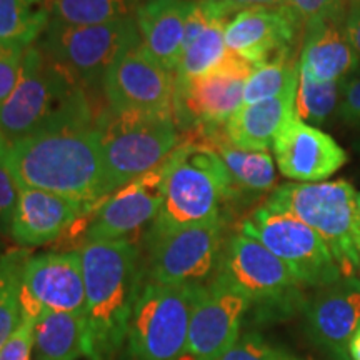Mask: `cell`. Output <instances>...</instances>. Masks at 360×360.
I'll list each match as a JSON object with an SVG mask.
<instances>
[{"mask_svg": "<svg viewBox=\"0 0 360 360\" xmlns=\"http://www.w3.org/2000/svg\"><path fill=\"white\" fill-rule=\"evenodd\" d=\"M6 167L19 187L53 192L96 207L105 199L97 125L19 139L8 146Z\"/></svg>", "mask_w": 360, "mask_h": 360, "instance_id": "6da1fadb", "label": "cell"}, {"mask_svg": "<svg viewBox=\"0 0 360 360\" xmlns=\"http://www.w3.org/2000/svg\"><path fill=\"white\" fill-rule=\"evenodd\" d=\"M96 125L89 90L37 44L27 47L19 82L0 103V130L8 143L30 135Z\"/></svg>", "mask_w": 360, "mask_h": 360, "instance_id": "7a4b0ae2", "label": "cell"}, {"mask_svg": "<svg viewBox=\"0 0 360 360\" xmlns=\"http://www.w3.org/2000/svg\"><path fill=\"white\" fill-rule=\"evenodd\" d=\"M85 282L89 360H114L127 340L142 290L141 250L132 240L89 242L79 249Z\"/></svg>", "mask_w": 360, "mask_h": 360, "instance_id": "3957f363", "label": "cell"}, {"mask_svg": "<svg viewBox=\"0 0 360 360\" xmlns=\"http://www.w3.org/2000/svg\"><path fill=\"white\" fill-rule=\"evenodd\" d=\"M162 209L150 231H170L222 219L233 199L232 180L217 152L199 139L180 135L177 147L160 165Z\"/></svg>", "mask_w": 360, "mask_h": 360, "instance_id": "277c9868", "label": "cell"}, {"mask_svg": "<svg viewBox=\"0 0 360 360\" xmlns=\"http://www.w3.org/2000/svg\"><path fill=\"white\" fill-rule=\"evenodd\" d=\"M265 205L295 215L321 236L334 255L342 277L360 269V219L357 192L347 180L283 184Z\"/></svg>", "mask_w": 360, "mask_h": 360, "instance_id": "5b68a950", "label": "cell"}, {"mask_svg": "<svg viewBox=\"0 0 360 360\" xmlns=\"http://www.w3.org/2000/svg\"><path fill=\"white\" fill-rule=\"evenodd\" d=\"M215 277L249 300L254 321L260 323L290 317L302 310L307 300L302 283L292 270L260 242L242 232L229 238Z\"/></svg>", "mask_w": 360, "mask_h": 360, "instance_id": "8992f818", "label": "cell"}, {"mask_svg": "<svg viewBox=\"0 0 360 360\" xmlns=\"http://www.w3.org/2000/svg\"><path fill=\"white\" fill-rule=\"evenodd\" d=\"M101 135L105 199L120 187L159 169L180 142L170 115L107 110L97 119Z\"/></svg>", "mask_w": 360, "mask_h": 360, "instance_id": "52a82bcc", "label": "cell"}, {"mask_svg": "<svg viewBox=\"0 0 360 360\" xmlns=\"http://www.w3.org/2000/svg\"><path fill=\"white\" fill-rule=\"evenodd\" d=\"M202 287L143 282L129 323V360L187 357L188 326Z\"/></svg>", "mask_w": 360, "mask_h": 360, "instance_id": "ba28073f", "label": "cell"}, {"mask_svg": "<svg viewBox=\"0 0 360 360\" xmlns=\"http://www.w3.org/2000/svg\"><path fill=\"white\" fill-rule=\"evenodd\" d=\"M142 44L135 17L94 25L51 20L37 45L85 89L103 87L107 72L130 49Z\"/></svg>", "mask_w": 360, "mask_h": 360, "instance_id": "9c48e42d", "label": "cell"}, {"mask_svg": "<svg viewBox=\"0 0 360 360\" xmlns=\"http://www.w3.org/2000/svg\"><path fill=\"white\" fill-rule=\"evenodd\" d=\"M240 232L281 259L302 287L321 289L342 278L326 240L295 215L264 204L242 222Z\"/></svg>", "mask_w": 360, "mask_h": 360, "instance_id": "30bf717a", "label": "cell"}, {"mask_svg": "<svg viewBox=\"0 0 360 360\" xmlns=\"http://www.w3.org/2000/svg\"><path fill=\"white\" fill-rule=\"evenodd\" d=\"M224 219L204 224L150 231L148 229L147 282L162 285H205L207 277L217 272L222 255Z\"/></svg>", "mask_w": 360, "mask_h": 360, "instance_id": "8fae6325", "label": "cell"}, {"mask_svg": "<svg viewBox=\"0 0 360 360\" xmlns=\"http://www.w3.org/2000/svg\"><path fill=\"white\" fill-rule=\"evenodd\" d=\"M255 65L231 52L222 65L199 77H175L172 117L180 135L224 129L244 105V87Z\"/></svg>", "mask_w": 360, "mask_h": 360, "instance_id": "7c38bea8", "label": "cell"}, {"mask_svg": "<svg viewBox=\"0 0 360 360\" xmlns=\"http://www.w3.org/2000/svg\"><path fill=\"white\" fill-rule=\"evenodd\" d=\"M175 74L159 64L143 44L124 53L103 80L109 110L172 117Z\"/></svg>", "mask_w": 360, "mask_h": 360, "instance_id": "4fadbf2b", "label": "cell"}, {"mask_svg": "<svg viewBox=\"0 0 360 360\" xmlns=\"http://www.w3.org/2000/svg\"><path fill=\"white\" fill-rule=\"evenodd\" d=\"M22 315L42 312L85 314V282L79 250L47 252L27 259L22 270Z\"/></svg>", "mask_w": 360, "mask_h": 360, "instance_id": "5bb4252c", "label": "cell"}, {"mask_svg": "<svg viewBox=\"0 0 360 360\" xmlns=\"http://www.w3.org/2000/svg\"><path fill=\"white\" fill-rule=\"evenodd\" d=\"M249 300L240 292L214 277L202 287L188 326L187 357L219 360L236 344L242 322L249 312Z\"/></svg>", "mask_w": 360, "mask_h": 360, "instance_id": "9a60e30c", "label": "cell"}, {"mask_svg": "<svg viewBox=\"0 0 360 360\" xmlns=\"http://www.w3.org/2000/svg\"><path fill=\"white\" fill-rule=\"evenodd\" d=\"M162 202L160 169H155L120 187L89 214L84 244L130 240L139 231L155 222Z\"/></svg>", "mask_w": 360, "mask_h": 360, "instance_id": "2e32d148", "label": "cell"}, {"mask_svg": "<svg viewBox=\"0 0 360 360\" xmlns=\"http://www.w3.org/2000/svg\"><path fill=\"white\" fill-rule=\"evenodd\" d=\"M305 332L332 360H350L349 344L360 326V281L342 277L304 304Z\"/></svg>", "mask_w": 360, "mask_h": 360, "instance_id": "e0dca14e", "label": "cell"}, {"mask_svg": "<svg viewBox=\"0 0 360 360\" xmlns=\"http://www.w3.org/2000/svg\"><path fill=\"white\" fill-rule=\"evenodd\" d=\"M272 150L281 174L297 184L323 182L347 162L334 137L297 117L283 125Z\"/></svg>", "mask_w": 360, "mask_h": 360, "instance_id": "ac0fdd59", "label": "cell"}, {"mask_svg": "<svg viewBox=\"0 0 360 360\" xmlns=\"http://www.w3.org/2000/svg\"><path fill=\"white\" fill-rule=\"evenodd\" d=\"M96 205L39 188L19 187L8 236L20 247L47 245L60 238Z\"/></svg>", "mask_w": 360, "mask_h": 360, "instance_id": "d6986e66", "label": "cell"}, {"mask_svg": "<svg viewBox=\"0 0 360 360\" xmlns=\"http://www.w3.org/2000/svg\"><path fill=\"white\" fill-rule=\"evenodd\" d=\"M300 29L287 7L247 8L236 13L225 27V44L252 65H260L292 52Z\"/></svg>", "mask_w": 360, "mask_h": 360, "instance_id": "ffe728a7", "label": "cell"}, {"mask_svg": "<svg viewBox=\"0 0 360 360\" xmlns=\"http://www.w3.org/2000/svg\"><path fill=\"white\" fill-rule=\"evenodd\" d=\"M236 12L219 0H193L175 77H199L222 65L231 51L225 27Z\"/></svg>", "mask_w": 360, "mask_h": 360, "instance_id": "44dd1931", "label": "cell"}, {"mask_svg": "<svg viewBox=\"0 0 360 360\" xmlns=\"http://www.w3.org/2000/svg\"><path fill=\"white\" fill-rule=\"evenodd\" d=\"M193 0H146L135 12L142 44L159 64L175 74Z\"/></svg>", "mask_w": 360, "mask_h": 360, "instance_id": "7402d4cb", "label": "cell"}, {"mask_svg": "<svg viewBox=\"0 0 360 360\" xmlns=\"http://www.w3.org/2000/svg\"><path fill=\"white\" fill-rule=\"evenodd\" d=\"M360 57L344 30V22H330L305 32L299 70L317 82H342L357 70Z\"/></svg>", "mask_w": 360, "mask_h": 360, "instance_id": "603a6c76", "label": "cell"}, {"mask_svg": "<svg viewBox=\"0 0 360 360\" xmlns=\"http://www.w3.org/2000/svg\"><path fill=\"white\" fill-rule=\"evenodd\" d=\"M295 94L244 103L225 124L229 141L244 150L269 152L283 125L295 117Z\"/></svg>", "mask_w": 360, "mask_h": 360, "instance_id": "cb8c5ba5", "label": "cell"}, {"mask_svg": "<svg viewBox=\"0 0 360 360\" xmlns=\"http://www.w3.org/2000/svg\"><path fill=\"white\" fill-rule=\"evenodd\" d=\"M207 143L217 152L232 180L233 199L240 193L260 195L274 188L277 180L276 164L269 152L244 150L229 141L224 129L207 130V132L191 135Z\"/></svg>", "mask_w": 360, "mask_h": 360, "instance_id": "d4e9b609", "label": "cell"}, {"mask_svg": "<svg viewBox=\"0 0 360 360\" xmlns=\"http://www.w3.org/2000/svg\"><path fill=\"white\" fill-rule=\"evenodd\" d=\"M34 360H79L90 357L85 314L45 310L34 327Z\"/></svg>", "mask_w": 360, "mask_h": 360, "instance_id": "484cf974", "label": "cell"}, {"mask_svg": "<svg viewBox=\"0 0 360 360\" xmlns=\"http://www.w3.org/2000/svg\"><path fill=\"white\" fill-rule=\"evenodd\" d=\"M146 0H44L51 20L94 25L134 17Z\"/></svg>", "mask_w": 360, "mask_h": 360, "instance_id": "4316f807", "label": "cell"}, {"mask_svg": "<svg viewBox=\"0 0 360 360\" xmlns=\"http://www.w3.org/2000/svg\"><path fill=\"white\" fill-rule=\"evenodd\" d=\"M49 24L51 15L44 0H0V42L30 47Z\"/></svg>", "mask_w": 360, "mask_h": 360, "instance_id": "83f0119b", "label": "cell"}, {"mask_svg": "<svg viewBox=\"0 0 360 360\" xmlns=\"http://www.w3.org/2000/svg\"><path fill=\"white\" fill-rule=\"evenodd\" d=\"M299 62L292 52L282 53L265 64L255 65L244 87V103H255L297 92Z\"/></svg>", "mask_w": 360, "mask_h": 360, "instance_id": "f1b7e54d", "label": "cell"}, {"mask_svg": "<svg viewBox=\"0 0 360 360\" xmlns=\"http://www.w3.org/2000/svg\"><path fill=\"white\" fill-rule=\"evenodd\" d=\"M25 249H13L0 257V349L22 321V270L29 259Z\"/></svg>", "mask_w": 360, "mask_h": 360, "instance_id": "f546056e", "label": "cell"}, {"mask_svg": "<svg viewBox=\"0 0 360 360\" xmlns=\"http://www.w3.org/2000/svg\"><path fill=\"white\" fill-rule=\"evenodd\" d=\"M342 82H317L299 70V85L295 94V117L302 122L321 125L326 122L340 103Z\"/></svg>", "mask_w": 360, "mask_h": 360, "instance_id": "4dcf8cb0", "label": "cell"}, {"mask_svg": "<svg viewBox=\"0 0 360 360\" xmlns=\"http://www.w3.org/2000/svg\"><path fill=\"white\" fill-rule=\"evenodd\" d=\"M347 6L349 0H287V8L305 32L330 22H344Z\"/></svg>", "mask_w": 360, "mask_h": 360, "instance_id": "1f68e13d", "label": "cell"}, {"mask_svg": "<svg viewBox=\"0 0 360 360\" xmlns=\"http://www.w3.org/2000/svg\"><path fill=\"white\" fill-rule=\"evenodd\" d=\"M219 360H282V350L257 332H244Z\"/></svg>", "mask_w": 360, "mask_h": 360, "instance_id": "d6a6232c", "label": "cell"}, {"mask_svg": "<svg viewBox=\"0 0 360 360\" xmlns=\"http://www.w3.org/2000/svg\"><path fill=\"white\" fill-rule=\"evenodd\" d=\"M27 47L12 42H0V103L7 101L19 82Z\"/></svg>", "mask_w": 360, "mask_h": 360, "instance_id": "836d02e7", "label": "cell"}, {"mask_svg": "<svg viewBox=\"0 0 360 360\" xmlns=\"http://www.w3.org/2000/svg\"><path fill=\"white\" fill-rule=\"evenodd\" d=\"M35 322V319L22 315L19 327L0 349V360H30L34 350Z\"/></svg>", "mask_w": 360, "mask_h": 360, "instance_id": "e575fe53", "label": "cell"}, {"mask_svg": "<svg viewBox=\"0 0 360 360\" xmlns=\"http://www.w3.org/2000/svg\"><path fill=\"white\" fill-rule=\"evenodd\" d=\"M19 195V186L8 172L6 164H0V233L11 232L13 209Z\"/></svg>", "mask_w": 360, "mask_h": 360, "instance_id": "d590c367", "label": "cell"}, {"mask_svg": "<svg viewBox=\"0 0 360 360\" xmlns=\"http://www.w3.org/2000/svg\"><path fill=\"white\" fill-rule=\"evenodd\" d=\"M339 115L350 127L360 129V72L354 74V77L344 80Z\"/></svg>", "mask_w": 360, "mask_h": 360, "instance_id": "8d00e7d4", "label": "cell"}, {"mask_svg": "<svg viewBox=\"0 0 360 360\" xmlns=\"http://www.w3.org/2000/svg\"><path fill=\"white\" fill-rule=\"evenodd\" d=\"M344 30L360 57V6H349L347 15L344 20Z\"/></svg>", "mask_w": 360, "mask_h": 360, "instance_id": "74e56055", "label": "cell"}, {"mask_svg": "<svg viewBox=\"0 0 360 360\" xmlns=\"http://www.w3.org/2000/svg\"><path fill=\"white\" fill-rule=\"evenodd\" d=\"M238 13L247 8H282L287 7V0H219Z\"/></svg>", "mask_w": 360, "mask_h": 360, "instance_id": "f35d334b", "label": "cell"}, {"mask_svg": "<svg viewBox=\"0 0 360 360\" xmlns=\"http://www.w3.org/2000/svg\"><path fill=\"white\" fill-rule=\"evenodd\" d=\"M349 355H350V360H360V326L357 330H355L352 339H350Z\"/></svg>", "mask_w": 360, "mask_h": 360, "instance_id": "ab89813d", "label": "cell"}, {"mask_svg": "<svg viewBox=\"0 0 360 360\" xmlns=\"http://www.w3.org/2000/svg\"><path fill=\"white\" fill-rule=\"evenodd\" d=\"M8 146H11V143H8L7 137H6V135H4L2 130H0V164H6Z\"/></svg>", "mask_w": 360, "mask_h": 360, "instance_id": "60d3db41", "label": "cell"}, {"mask_svg": "<svg viewBox=\"0 0 360 360\" xmlns=\"http://www.w3.org/2000/svg\"><path fill=\"white\" fill-rule=\"evenodd\" d=\"M282 360H300V359H297V357H294V355L287 354L285 350H282Z\"/></svg>", "mask_w": 360, "mask_h": 360, "instance_id": "b9f144b4", "label": "cell"}, {"mask_svg": "<svg viewBox=\"0 0 360 360\" xmlns=\"http://www.w3.org/2000/svg\"><path fill=\"white\" fill-rule=\"evenodd\" d=\"M349 6H360V0H349Z\"/></svg>", "mask_w": 360, "mask_h": 360, "instance_id": "7bdbcfd3", "label": "cell"}, {"mask_svg": "<svg viewBox=\"0 0 360 360\" xmlns=\"http://www.w3.org/2000/svg\"><path fill=\"white\" fill-rule=\"evenodd\" d=\"M357 209H359V219H360V192L357 193Z\"/></svg>", "mask_w": 360, "mask_h": 360, "instance_id": "ee69618b", "label": "cell"}, {"mask_svg": "<svg viewBox=\"0 0 360 360\" xmlns=\"http://www.w3.org/2000/svg\"><path fill=\"white\" fill-rule=\"evenodd\" d=\"M0 257H2V252H0Z\"/></svg>", "mask_w": 360, "mask_h": 360, "instance_id": "f6af8a7d", "label": "cell"}, {"mask_svg": "<svg viewBox=\"0 0 360 360\" xmlns=\"http://www.w3.org/2000/svg\"><path fill=\"white\" fill-rule=\"evenodd\" d=\"M359 250H360V249H359Z\"/></svg>", "mask_w": 360, "mask_h": 360, "instance_id": "bcb514c9", "label": "cell"}]
</instances>
